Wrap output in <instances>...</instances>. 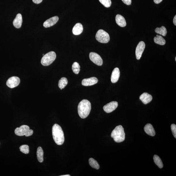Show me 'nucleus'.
Returning <instances> with one entry per match:
<instances>
[{
    "instance_id": "c85d7f7f",
    "label": "nucleus",
    "mask_w": 176,
    "mask_h": 176,
    "mask_svg": "<svg viewBox=\"0 0 176 176\" xmlns=\"http://www.w3.org/2000/svg\"><path fill=\"white\" fill-rule=\"evenodd\" d=\"M123 3L127 5H130L132 3V0H122Z\"/></svg>"
},
{
    "instance_id": "9d476101",
    "label": "nucleus",
    "mask_w": 176,
    "mask_h": 176,
    "mask_svg": "<svg viewBox=\"0 0 176 176\" xmlns=\"http://www.w3.org/2000/svg\"><path fill=\"white\" fill-rule=\"evenodd\" d=\"M118 103L117 102L113 101L110 102L104 106V110L107 113H110L116 110L118 107Z\"/></svg>"
},
{
    "instance_id": "aec40b11",
    "label": "nucleus",
    "mask_w": 176,
    "mask_h": 176,
    "mask_svg": "<svg viewBox=\"0 0 176 176\" xmlns=\"http://www.w3.org/2000/svg\"><path fill=\"white\" fill-rule=\"evenodd\" d=\"M37 155L38 161L40 163H42L44 161V151L41 147H39L38 148Z\"/></svg>"
},
{
    "instance_id": "f8f14e48",
    "label": "nucleus",
    "mask_w": 176,
    "mask_h": 176,
    "mask_svg": "<svg viewBox=\"0 0 176 176\" xmlns=\"http://www.w3.org/2000/svg\"><path fill=\"white\" fill-rule=\"evenodd\" d=\"M59 20L58 16L53 17L47 20L44 23L43 26L46 28H49L56 24Z\"/></svg>"
},
{
    "instance_id": "f03ea898",
    "label": "nucleus",
    "mask_w": 176,
    "mask_h": 176,
    "mask_svg": "<svg viewBox=\"0 0 176 176\" xmlns=\"http://www.w3.org/2000/svg\"><path fill=\"white\" fill-rule=\"evenodd\" d=\"M52 135L56 143L58 145H62L64 142V134L62 128L58 124H54L52 129Z\"/></svg>"
},
{
    "instance_id": "c756f323",
    "label": "nucleus",
    "mask_w": 176,
    "mask_h": 176,
    "mask_svg": "<svg viewBox=\"0 0 176 176\" xmlns=\"http://www.w3.org/2000/svg\"><path fill=\"white\" fill-rule=\"evenodd\" d=\"M32 1L34 3L38 4L41 3L42 1V0H32Z\"/></svg>"
},
{
    "instance_id": "72a5a7b5",
    "label": "nucleus",
    "mask_w": 176,
    "mask_h": 176,
    "mask_svg": "<svg viewBox=\"0 0 176 176\" xmlns=\"http://www.w3.org/2000/svg\"><path fill=\"white\" fill-rule=\"evenodd\" d=\"M175 61H176V57H175Z\"/></svg>"
},
{
    "instance_id": "2f4dec72",
    "label": "nucleus",
    "mask_w": 176,
    "mask_h": 176,
    "mask_svg": "<svg viewBox=\"0 0 176 176\" xmlns=\"http://www.w3.org/2000/svg\"><path fill=\"white\" fill-rule=\"evenodd\" d=\"M173 23L176 26V15H175L174 17V18L173 20Z\"/></svg>"
},
{
    "instance_id": "b1692460",
    "label": "nucleus",
    "mask_w": 176,
    "mask_h": 176,
    "mask_svg": "<svg viewBox=\"0 0 176 176\" xmlns=\"http://www.w3.org/2000/svg\"><path fill=\"white\" fill-rule=\"evenodd\" d=\"M89 165L91 167L97 170L99 169V165L97 162L93 158H90L89 160Z\"/></svg>"
},
{
    "instance_id": "2eb2a0df",
    "label": "nucleus",
    "mask_w": 176,
    "mask_h": 176,
    "mask_svg": "<svg viewBox=\"0 0 176 176\" xmlns=\"http://www.w3.org/2000/svg\"><path fill=\"white\" fill-rule=\"evenodd\" d=\"M22 16L21 14L18 13L16 15L15 18L13 20V25L16 28H20L22 26Z\"/></svg>"
},
{
    "instance_id": "5701e85b",
    "label": "nucleus",
    "mask_w": 176,
    "mask_h": 176,
    "mask_svg": "<svg viewBox=\"0 0 176 176\" xmlns=\"http://www.w3.org/2000/svg\"><path fill=\"white\" fill-rule=\"evenodd\" d=\"M68 81L65 77H62L59 80L58 82V87L62 90L65 88L68 84Z\"/></svg>"
},
{
    "instance_id": "ddd939ff",
    "label": "nucleus",
    "mask_w": 176,
    "mask_h": 176,
    "mask_svg": "<svg viewBox=\"0 0 176 176\" xmlns=\"http://www.w3.org/2000/svg\"><path fill=\"white\" fill-rule=\"evenodd\" d=\"M120 72L119 69L116 68L113 70L111 77V82L113 83L117 82L119 79Z\"/></svg>"
},
{
    "instance_id": "4468645a",
    "label": "nucleus",
    "mask_w": 176,
    "mask_h": 176,
    "mask_svg": "<svg viewBox=\"0 0 176 176\" xmlns=\"http://www.w3.org/2000/svg\"><path fill=\"white\" fill-rule=\"evenodd\" d=\"M140 99L144 104H146L150 102L152 99V97L151 95L147 93H144L140 97Z\"/></svg>"
},
{
    "instance_id": "f3484780",
    "label": "nucleus",
    "mask_w": 176,
    "mask_h": 176,
    "mask_svg": "<svg viewBox=\"0 0 176 176\" xmlns=\"http://www.w3.org/2000/svg\"><path fill=\"white\" fill-rule=\"evenodd\" d=\"M83 30V25L80 23H77L73 27L72 32L73 34L75 35H79L81 33Z\"/></svg>"
},
{
    "instance_id": "7c9ffc66",
    "label": "nucleus",
    "mask_w": 176,
    "mask_h": 176,
    "mask_svg": "<svg viewBox=\"0 0 176 176\" xmlns=\"http://www.w3.org/2000/svg\"><path fill=\"white\" fill-rule=\"evenodd\" d=\"M163 0H154V1L156 4H158L161 3Z\"/></svg>"
},
{
    "instance_id": "cd10ccee",
    "label": "nucleus",
    "mask_w": 176,
    "mask_h": 176,
    "mask_svg": "<svg viewBox=\"0 0 176 176\" xmlns=\"http://www.w3.org/2000/svg\"><path fill=\"white\" fill-rule=\"evenodd\" d=\"M171 129L173 136L176 138V125L175 124H172L171 126Z\"/></svg>"
},
{
    "instance_id": "9b49d317",
    "label": "nucleus",
    "mask_w": 176,
    "mask_h": 176,
    "mask_svg": "<svg viewBox=\"0 0 176 176\" xmlns=\"http://www.w3.org/2000/svg\"><path fill=\"white\" fill-rule=\"evenodd\" d=\"M98 80L95 77H92L85 79L82 81V84L85 86H91L96 84L98 82Z\"/></svg>"
},
{
    "instance_id": "6e6552de",
    "label": "nucleus",
    "mask_w": 176,
    "mask_h": 176,
    "mask_svg": "<svg viewBox=\"0 0 176 176\" xmlns=\"http://www.w3.org/2000/svg\"><path fill=\"white\" fill-rule=\"evenodd\" d=\"M20 83L19 78L16 77H13L9 78L7 81L6 85L8 87L12 89L18 86Z\"/></svg>"
},
{
    "instance_id": "1a4fd4ad",
    "label": "nucleus",
    "mask_w": 176,
    "mask_h": 176,
    "mask_svg": "<svg viewBox=\"0 0 176 176\" xmlns=\"http://www.w3.org/2000/svg\"><path fill=\"white\" fill-rule=\"evenodd\" d=\"M146 45L143 41H141L139 42L138 44L135 51L136 58L137 60H139L143 53Z\"/></svg>"
},
{
    "instance_id": "39448f33",
    "label": "nucleus",
    "mask_w": 176,
    "mask_h": 176,
    "mask_svg": "<svg viewBox=\"0 0 176 176\" xmlns=\"http://www.w3.org/2000/svg\"><path fill=\"white\" fill-rule=\"evenodd\" d=\"M56 54L54 51H51L43 56L41 61L42 65L48 66L51 64L55 60Z\"/></svg>"
},
{
    "instance_id": "412c9836",
    "label": "nucleus",
    "mask_w": 176,
    "mask_h": 176,
    "mask_svg": "<svg viewBox=\"0 0 176 176\" xmlns=\"http://www.w3.org/2000/svg\"><path fill=\"white\" fill-rule=\"evenodd\" d=\"M155 32L157 34L162 35L163 36H166L167 33V30L164 26H162L160 28H156L155 30Z\"/></svg>"
},
{
    "instance_id": "393cba45",
    "label": "nucleus",
    "mask_w": 176,
    "mask_h": 176,
    "mask_svg": "<svg viewBox=\"0 0 176 176\" xmlns=\"http://www.w3.org/2000/svg\"><path fill=\"white\" fill-rule=\"evenodd\" d=\"M80 66L79 63L75 62L73 64L72 69L73 72L75 74L77 75L79 73L80 69Z\"/></svg>"
},
{
    "instance_id": "a211bd4d",
    "label": "nucleus",
    "mask_w": 176,
    "mask_h": 176,
    "mask_svg": "<svg viewBox=\"0 0 176 176\" xmlns=\"http://www.w3.org/2000/svg\"><path fill=\"white\" fill-rule=\"evenodd\" d=\"M116 21L117 24L121 27H124L126 25V22L125 18L121 15H116Z\"/></svg>"
},
{
    "instance_id": "4be33fe9",
    "label": "nucleus",
    "mask_w": 176,
    "mask_h": 176,
    "mask_svg": "<svg viewBox=\"0 0 176 176\" xmlns=\"http://www.w3.org/2000/svg\"><path fill=\"white\" fill-rule=\"evenodd\" d=\"M153 159L155 163L159 168L161 169L163 167V164L160 157L158 155H155L153 157Z\"/></svg>"
},
{
    "instance_id": "bb28decb",
    "label": "nucleus",
    "mask_w": 176,
    "mask_h": 176,
    "mask_svg": "<svg viewBox=\"0 0 176 176\" xmlns=\"http://www.w3.org/2000/svg\"><path fill=\"white\" fill-rule=\"evenodd\" d=\"M100 2L106 8H109L111 5V0H99Z\"/></svg>"
},
{
    "instance_id": "f257e3e1",
    "label": "nucleus",
    "mask_w": 176,
    "mask_h": 176,
    "mask_svg": "<svg viewBox=\"0 0 176 176\" xmlns=\"http://www.w3.org/2000/svg\"><path fill=\"white\" fill-rule=\"evenodd\" d=\"M91 110V104L87 99H83L78 104V113L80 118H85L89 115Z\"/></svg>"
},
{
    "instance_id": "473e14b6",
    "label": "nucleus",
    "mask_w": 176,
    "mask_h": 176,
    "mask_svg": "<svg viewBox=\"0 0 176 176\" xmlns=\"http://www.w3.org/2000/svg\"><path fill=\"white\" fill-rule=\"evenodd\" d=\"M70 176L71 175H60V176Z\"/></svg>"
},
{
    "instance_id": "423d86ee",
    "label": "nucleus",
    "mask_w": 176,
    "mask_h": 176,
    "mask_svg": "<svg viewBox=\"0 0 176 176\" xmlns=\"http://www.w3.org/2000/svg\"><path fill=\"white\" fill-rule=\"evenodd\" d=\"M97 40L101 43H107L110 41V38L107 33L103 30H99L96 35Z\"/></svg>"
},
{
    "instance_id": "6ab92c4d",
    "label": "nucleus",
    "mask_w": 176,
    "mask_h": 176,
    "mask_svg": "<svg viewBox=\"0 0 176 176\" xmlns=\"http://www.w3.org/2000/svg\"><path fill=\"white\" fill-rule=\"evenodd\" d=\"M154 40L155 43L162 46L165 45L166 43L165 40L160 35H157L154 38Z\"/></svg>"
},
{
    "instance_id": "a878e982",
    "label": "nucleus",
    "mask_w": 176,
    "mask_h": 176,
    "mask_svg": "<svg viewBox=\"0 0 176 176\" xmlns=\"http://www.w3.org/2000/svg\"><path fill=\"white\" fill-rule=\"evenodd\" d=\"M20 150L22 153L28 154L29 152V147L27 145H23L20 147Z\"/></svg>"
},
{
    "instance_id": "7ed1b4c3",
    "label": "nucleus",
    "mask_w": 176,
    "mask_h": 176,
    "mask_svg": "<svg viewBox=\"0 0 176 176\" xmlns=\"http://www.w3.org/2000/svg\"><path fill=\"white\" fill-rule=\"evenodd\" d=\"M111 136L114 141L118 143L124 141L125 134L122 126L119 125L116 127L112 132Z\"/></svg>"
},
{
    "instance_id": "20e7f679",
    "label": "nucleus",
    "mask_w": 176,
    "mask_h": 176,
    "mask_svg": "<svg viewBox=\"0 0 176 176\" xmlns=\"http://www.w3.org/2000/svg\"><path fill=\"white\" fill-rule=\"evenodd\" d=\"M33 130H30L28 126L24 125L19 128H16L15 130L16 135L19 136H25L28 137L31 136L33 134Z\"/></svg>"
},
{
    "instance_id": "dca6fc26",
    "label": "nucleus",
    "mask_w": 176,
    "mask_h": 176,
    "mask_svg": "<svg viewBox=\"0 0 176 176\" xmlns=\"http://www.w3.org/2000/svg\"><path fill=\"white\" fill-rule=\"evenodd\" d=\"M144 131L147 134L152 136L155 135L156 132L152 125L150 124H147L144 127Z\"/></svg>"
},
{
    "instance_id": "0eeeda50",
    "label": "nucleus",
    "mask_w": 176,
    "mask_h": 176,
    "mask_svg": "<svg viewBox=\"0 0 176 176\" xmlns=\"http://www.w3.org/2000/svg\"><path fill=\"white\" fill-rule=\"evenodd\" d=\"M89 58L96 65L99 66L103 65V59L99 54L94 52H91L89 54Z\"/></svg>"
}]
</instances>
